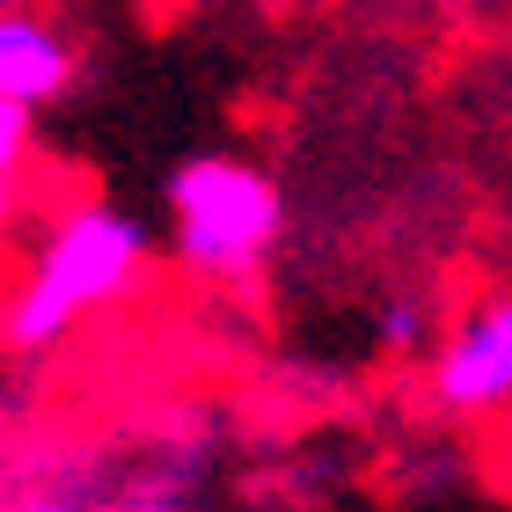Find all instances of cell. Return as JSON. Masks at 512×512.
Instances as JSON below:
<instances>
[{
    "instance_id": "3",
    "label": "cell",
    "mask_w": 512,
    "mask_h": 512,
    "mask_svg": "<svg viewBox=\"0 0 512 512\" xmlns=\"http://www.w3.org/2000/svg\"><path fill=\"white\" fill-rule=\"evenodd\" d=\"M425 388L447 417H491L512 403V293H491L454 322L425 366Z\"/></svg>"
},
{
    "instance_id": "2",
    "label": "cell",
    "mask_w": 512,
    "mask_h": 512,
    "mask_svg": "<svg viewBox=\"0 0 512 512\" xmlns=\"http://www.w3.org/2000/svg\"><path fill=\"white\" fill-rule=\"evenodd\" d=\"M286 235V191L235 154H198L169 176V249L205 286H242Z\"/></svg>"
},
{
    "instance_id": "9",
    "label": "cell",
    "mask_w": 512,
    "mask_h": 512,
    "mask_svg": "<svg viewBox=\"0 0 512 512\" xmlns=\"http://www.w3.org/2000/svg\"><path fill=\"white\" fill-rule=\"evenodd\" d=\"M0 15H30V0H0Z\"/></svg>"
},
{
    "instance_id": "6",
    "label": "cell",
    "mask_w": 512,
    "mask_h": 512,
    "mask_svg": "<svg viewBox=\"0 0 512 512\" xmlns=\"http://www.w3.org/2000/svg\"><path fill=\"white\" fill-rule=\"evenodd\" d=\"M30 147H37V110L0 103V176H15L22 161H30Z\"/></svg>"
},
{
    "instance_id": "8",
    "label": "cell",
    "mask_w": 512,
    "mask_h": 512,
    "mask_svg": "<svg viewBox=\"0 0 512 512\" xmlns=\"http://www.w3.org/2000/svg\"><path fill=\"white\" fill-rule=\"evenodd\" d=\"M15 213H22V183H15V176H0V235L15 227Z\"/></svg>"
},
{
    "instance_id": "4",
    "label": "cell",
    "mask_w": 512,
    "mask_h": 512,
    "mask_svg": "<svg viewBox=\"0 0 512 512\" xmlns=\"http://www.w3.org/2000/svg\"><path fill=\"white\" fill-rule=\"evenodd\" d=\"M81 74V52L59 22L30 15H0V103H22V110H44L59 103Z\"/></svg>"
},
{
    "instance_id": "5",
    "label": "cell",
    "mask_w": 512,
    "mask_h": 512,
    "mask_svg": "<svg viewBox=\"0 0 512 512\" xmlns=\"http://www.w3.org/2000/svg\"><path fill=\"white\" fill-rule=\"evenodd\" d=\"M425 330H432L425 300H410V293L381 300V315H374V337L388 344V352H417V344H425Z\"/></svg>"
},
{
    "instance_id": "7",
    "label": "cell",
    "mask_w": 512,
    "mask_h": 512,
    "mask_svg": "<svg viewBox=\"0 0 512 512\" xmlns=\"http://www.w3.org/2000/svg\"><path fill=\"white\" fill-rule=\"evenodd\" d=\"M15 512H88V491L81 483H52V491H30Z\"/></svg>"
},
{
    "instance_id": "1",
    "label": "cell",
    "mask_w": 512,
    "mask_h": 512,
    "mask_svg": "<svg viewBox=\"0 0 512 512\" xmlns=\"http://www.w3.org/2000/svg\"><path fill=\"white\" fill-rule=\"evenodd\" d=\"M154 235L147 220L125 213V205L88 198L74 213H59V227L44 235L30 278L15 286V300L0 308V344L8 352H52L81 330V315L125 300L139 278H147Z\"/></svg>"
}]
</instances>
